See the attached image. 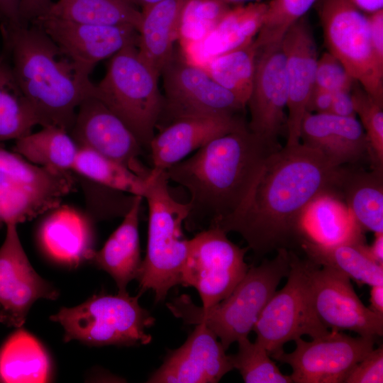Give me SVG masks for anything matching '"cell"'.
<instances>
[{
    "mask_svg": "<svg viewBox=\"0 0 383 383\" xmlns=\"http://www.w3.org/2000/svg\"><path fill=\"white\" fill-rule=\"evenodd\" d=\"M255 72L247 106L248 129L265 140L278 142L287 122L288 100L284 55L281 43L257 50Z\"/></svg>",
    "mask_w": 383,
    "mask_h": 383,
    "instance_id": "obj_18",
    "label": "cell"
},
{
    "mask_svg": "<svg viewBox=\"0 0 383 383\" xmlns=\"http://www.w3.org/2000/svg\"><path fill=\"white\" fill-rule=\"evenodd\" d=\"M306 259L313 306L321 323L331 330L350 331L365 337L382 336L383 316L363 304L350 279Z\"/></svg>",
    "mask_w": 383,
    "mask_h": 383,
    "instance_id": "obj_14",
    "label": "cell"
},
{
    "mask_svg": "<svg viewBox=\"0 0 383 383\" xmlns=\"http://www.w3.org/2000/svg\"><path fill=\"white\" fill-rule=\"evenodd\" d=\"M282 146L248 126L218 137L165 172L189 194L184 223L191 230L216 226L242 204L270 155Z\"/></svg>",
    "mask_w": 383,
    "mask_h": 383,
    "instance_id": "obj_2",
    "label": "cell"
},
{
    "mask_svg": "<svg viewBox=\"0 0 383 383\" xmlns=\"http://www.w3.org/2000/svg\"><path fill=\"white\" fill-rule=\"evenodd\" d=\"M248 250L233 243L218 227L200 231L189 240L179 284L194 287L204 309L213 306L227 297L245 275Z\"/></svg>",
    "mask_w": 383,
    "mask_h": 383,
    "instance_id": "obj_11",
    "label": "cell"
},
{
    "mask_svg": "<svg viewBox=\"0 0 383 383\" xmlns=\"http://www.w3.org/2000/svg\"><path fill=\"white\" fill-rule=\"evenodd\" d=\"M304 239L333 245L365 243L364 231L357 223L342 198L328 192L315 198L302 218Z\"/></svg>",
    "mask_w": 383,
    "mask_h": 383,
    "instance_id": "obj_25",
    "label": "cell"
},
{
    "mask_svg": "<svg viewBox=\"0 0 383 383\" xmlns=\"http://www.w3.org/2000/svg\"><path fill=\"white\" fill-rule=\"evenodd\" d=\"M235 354L230 355L233 369H237L246 383H292L290 375L282 373L267 350L248 337L237 341Z\"/></svg>",
    "mask_w": 383,
    "mask_h": 383,
    "instance_id": "obj_36",
    "label": "cell"
},
{
    "mask_svg": "<svg viewBox=\"0 0 383 383\" xmlns=\"http://www.w3.org/2000/svg\"><path fill=\"white\" fill-rule=\"evenodd\" d=\"M367 19L373 52L379 63L383 65V9L370 13Z\"/></svg>",
    "mask_w": 383,
    "mask_h": 383,
    "instance_id": "obj_42",
    "label": "cell"
},
{
    "mask_svg": "<svg viewBox=\"0 0 383 383\" xmlns=\"http://www.w3.org/2000/svg\"><path fill=\"white\" fill-rule=\"evenodd\" d=\"M267 3L230 8L201 40L181 48L184 60L202 67L211 59L252 43L263 22Z\"/></svg>",
    "mask_w": 383,
    "mask_h": 383,
    "instance_id": "obj_23",
    "label": "cell"
},
{
    "mask_svg": "<svg viewBox=\"0 0 383 383\" xmlns=\"http://www.w3.org/2000/svg\"><path fill=\"white\" fill-rule=\"evenodd\" d=\"M204 323L179 348L168 353L148 379L150 383H215L233 370L230 355Z\"/></svg>",
    "mask_w": 383,
    "mask_h": 383,
    "instance_id": "obj_19",
    "label": "cell"
},
{
    "mask_svg": "<svg viewBox=\"0 0 383 383\" xmlns=\"http://www.w3.org/2000/svg\"><path fill=\"white\" fill-rule=\"evenodd\" d=\"M138 294H99L80 305L62 308L50 317L65 331V340L94 345H141L152 337L146 330L155 318L138 303Z\"/></svg>",
    "mask_w": 383,
    "mask_h": 383,
    "instance_id": "obj_7",
    "label": "cell"
},
{
    "mask_svg": "<svg viewBox=\"0 0 383 383\" xmlns=\"http://www.w3.org/2000/svg\"><path fill=\"white\" fill-rule=\"evenodd\" d=\"M40 121L23 94L6 55L0 54V143L31 133Z\"/></svg>",
    "mask_w": 383,
    "mask_h": 383,
    "instance_id": "obj_33",
    "label": "cell"
},
{
    "mask_svg": "<svg viewBox=\"0 0 383 383\" xmlns=\"http://www.w3.org/2000/svg\"><path fill=\"white\" fill-rule=\"evenodd\" d=\"M52 4V0H21L19 15L21 25L28 26L45 15Z\"/></svg>",
    "mask_w": 383,
    "mask_h": 383,
    "instance_id": "obj_43",
    "label": "cell"
},
{
    "mask_svg": "<svg viewBox=\"0 0 383 383\" xmlns=\"http://www.w3.org/2000/svg\"><path fill=\"white\" fill-rule=\"evenodd\" d=\"M245 126L237 115L187 116L171 121L150 143L152 167L148 177L166 171L211 140Z\"/></svg>",
    "mask_w": 383,
    "mask_h": 383,
    "instance_id": "obj_21",
    "label": "cell"
},
{
    "mask_svg": "<svg viewBox=\"0 0 383 383\" xmlns=\"http://www.w3.org/2000/svg\"><path fill=\"white\" fill-rule=\"evenodd\" d=\"M0 32L3 53L40 126H57L70 133L78 106L85 99L94 96L96 84L78 72L38 26L1 22Z\"/></svg>",
    "mask_w": 383,
    "mask_h": 383,
    "instance_id": "obj_3",
    "label": "cell"
},
{
    "mask_svg": "<svg viewBox=\"0 0 383 383\" xmlns=\"http://www.w3.org/2000/svg\"><path fill=\"white\" fill-rule=\"evenodd\" d=\"M219 1L230 6V4H238V3H241L246 1H250V0H219Z\"/></svg>",
    "mask_w": 383,
    "mask_h": 383,
    "instance_id": "obj_51",
    "label": "cell"
},
{
    "mask_svg": "<svg viewBox=\"0 0 383 383\" xmlns=\"http://www.w3.org/2000/svg\"><path fill=\"white\" fill-rule=\"evenodd\" d=\"M290 270V250L280 249L272 259L249 267L233 292L213 306L204 309L183 294L167 306L187 324H205L227 350L241 338L248 337L265 306Z\"/></svg>",
    "mask_w": 383,
    "mask_h": 383,
    "instance_id": "obj_4",
    "label": "cell"
},
{
    "mask_svg": "<svg viewBox=\"0 0 383 383\" xmlns=\"http://www.w3.org/2000/svg\"><path fill=\"white\" fill-rule=\"evenodd\" d=\"M352 96L356 116L368 141V155L373 170L383 171V104L362 88L352 89Z\"/></svg>",
    "mask_w": 383,
    "mask_h": 383,
    "instance_id": "obj_39",
    "label": "cell"
},
{
    "mask_svg": "<svg viewBox=\"0 0 383 383\" xmlns=\"http://www.w3.org/2000/svg\"><path fill=\"white\" fill-rule=\"evenodd\" d=\"M143 200V196H134L122 223L90 258L111 276L119 293L127 292V285L137 279L141 265L138 225Z\"/></svg>",
    "mask_w": 383,
    "mask_h": 383,
    "instance_id": "obj_24",
    "label": "cell"
},
{
    "mask_svg": "<svg viewBox=\"0 0 383 383\" xmlns=\"http://www.w3.org/2000/svg\"><path fill=\"white\" fill-rule=\"evenodd\" d=\"M316 0H270L253 43L257 50L279 43L289 28L303 18Z\"/></svg>",
    "mask_w": 383,
    "mask_h": 383,
    "instance_id": "obj_38",
    "label": "cell"
},
{
    "mask_svg": "<svg viewBox=\"0 0 383 383\" xmlns=\"http://www.w3.org/2000/svg\"><path fill=\"white\" fill-rule=\"evenodd\" d=\"M187 1L162 0L141 11L137 48L160 75L175 57L179 16Z\"/></svg>",
    "mask_w": 383,
    "mask_h": 383,
    "instance_id": "obj_26",
    "label": "cell"
},
{
    "mask_svg": "<svg viewBox=\"0 0 383 383\" xmlns=\"http://www.w3.org/2000/svg\"><path fill=\"white\" fill-rule=\"evenodd\" d=\"M70 134L78 146L89 148L146 179L151 168L139 160L144 151L128 126L95 96L78 106Z\"/></svg>",
    "mask_w": 383,
    "mask_h": 383,
    "instance_id": "obj_17",
    "label": "cell"
},
{
    "mask_svg": "<svg viewBox=\"0 0 383 383\" xmlns=\"http://www.w3.org/2000/svg\"><path fill=\"white\" fill-rule=\"evenodd\" d=\"M370 309L383 316V284L371 286Z\"/></svg>",
    "mask_w": 383,
    "mask_h": 383,
    "instance_id": "obj_48",
    "label": "cell"
},
{
    "mask_svg": "<svg viewBox=\"0 0 383 383\" xmlns=\"http://www.w3.org/2000/svg\"><path fill=\"white\" fill-rule=\"evenodd\" d=\"M79 146L65 129L44 126L16 140L13 151L30 162L56 172H72Z\"/></svg>",
    "mask_w": 383,
    "mask_h": 383,
    "instance_id": "obj_31",
    "label": "cell"
},
{
    "mask_svg": "<svg viewBox=\"0 0 383 383\" xmlns=\"http://www.w3.org/2000/svg\"><path fill=\"white\" fill-rule=\"evenodd\" d=\"M21 0H0V17L1 22L13 25H21L19 15Z\"/></svg>",
    "mask_w": 383,
    "mask_h": 383,
    "instance_id": "obj_46",
    "label": "cell"
},
{
    "mask_svg": "<svg viewBox=\"0 0 383 383\" xmlns=\"http://www.w3.org/2000/svg\"><path fill=\"white\" fill-rule=\"evenodd\" d=\"M75 186L71 172L34 165L0 146V228L57 209Z\"/></svg>",
    "mask_w": 383,
    "mask_h": 383,
    "instance_id": "obj_8",
    "label": "cell"
},
{
    "mask_svg": "<svg viewBox=\"0 0 383 383\" xmlns=\"http://www.w3.org/2000/svg\"><path fill=\"white\" fill-rule=\"evenodd\" d=\"M160 76L140 55L137 45H130L111 57L95 88L94 96L123 121L148 152L162 110Z\"/></svg>",
    "mask_w": 383,
    "mask_h": 383,
    "instance_id": "obj_6",
    "label": "cell"
},
{
    "mask_svg": "<svg viewBox=\"0 0 383 383\" xmlns=\"http://www.w3.org/2000/svg\"><path fill=\"white\" fill-rule=\"evenodd\" d=\"M360 10L370 13L383 9V0H352Z\"/></svg>",
    "mask_w": 383,
    "mask_h": 383,
    "instance_id": "obj_49",
    "label": "cell"
},
{
    "mask_svg": "<svg viewBox=\"0 0 383 383\" xmlns=\"http://www.w3.org/2000/svg\"><path fill=\"white\" fill-rule=\"evenodd\" d=\"M331 113L345 117H357L352 89H343L333 93Z\"/></svg>",
    "mask_w": 383,
    "mask_h": 383,
    "instance_id": "obj_44",
    "label": "cell"
},
{
    "mask_svg": "<svg viewBox=\"0 0 383 383\" xmlns=\"http://www.w3.org/2000/svg\"><path fill=\"white\" fill-rule=\"evenodd\" d=\"M50 370L46 350L23 329L18 328L0 348V382H45Z\"/></svg>",
    "mask_w": 383,
    "mask_h": 383,
    "instance_id": "obj_29",
    "label": "cell"
},
{
    "mask_svg": "<svg viewBox=\"0 0 383 383\" xmlns=\"http://www.w3.org/2000/svg\"><path fill=\"white\" fill-rule=\"evenodd\" d=\"M280 43L288 89L286 145H294L300 143L301 121L315 88L317 50L312 32L304 18L289 28Z\"/></svg>",
    "mask_w": 383,
    "mask_h": 383,
    "instance_id": "obj_20",
    "label": "cell"
},
{
    "mask_svg": "<svg viewBox=\"0 0 383 383\" xmlns=\"http://www.w3.org/2000/svg\"><path fill=\"white\" fill-rule=\"evenodd\" d=\"M160 75L164 95L157 127L187 116L236 115L246 106L203 68L184 59L174 57Z\"/></svg>",
    "mask_w": 383,
    "mask_h": 383,
    "instance_id": "obj_13",
    "label": "cell"
},
{
    "mask_svg": "<svg viewBox=\"0 0 383 383\" xmlns=\"http://www.w3.org/2000/svg\"><path fill=\"white\" fill-rule=\"evenodd\" d=\"M129 4L133 6L135 8H141V11L155 3H157L162 0H124Z\"/></svg>",
    "mask_w": 383,
    "mask_h": 383,
    "instance_id": "obj_50",
    "label": "cell"
},
{
    "mask_svg": "<svg viewBox=\"0 0 383 383\" xmlns=\"http://www.w3.org/2000/svg\"><path fill=\"white\" fill-rule=\"evenodd\" d=\"M72 172L100 186L132 196L143 197L147 187L146 179L84 146H79Z\"/></svg>",
    "mask_w": 383,
    "mask_h": 383,
    "instance_id": "obj_34",
    "label": "cell"
},
{
    "mask_svg": "<svg viewBox=\"0 0 383 383\" xmlns=\"http://www.w3.org/2000/svg\"><path fill=\"white\" fill-rule=\"evenodd\" d=\"M332 101V92L314 88L308 104L307 112L316 113H331Z\"/></svg>",
    "mask_w": 383,
    "mask_h": 383,
    "instance_id": "obj_45",
    "label": "cell"
},
{
    "mask_svg": "<svg viewBox=\"0 0 383 383\" xmlns=\"http://www.w3.org/2000/svg\"><path fill=\"white\" fill-rule=\"evenodd\" d=\"M355 82L343 64L329 52H325L318 58L315 88L334 93L340 90L352 89Z\"/></svg>",
    "mask_w": 383,
    "mask_h": 383,
    "instance_id": "obj_40",
    "label": "cell"
},
{
    "mask_svg": "<svg viewBox=\"0 0 383 383\" xmlns=\"http://www.w3.org/2000/svg\"><path fill=\"white\" fill-rule=\"evenodd\" d=\"M365 244L345 243L325 245L304 239L300 248L306 258L315 264L335 270L359 284L370 286L383 284V265L369 257L363 249Z\"/></svg>",
    "mask_w": 383,
    "mask_h": 383,
    "instance_id": "obj_30",
    "label": "cell"
},
{
    "mask_svg": "<svg viewBox=\"0 0 383 383\" xmlns=\"http://www.w3.org/2000/svg\"><path fill=\"white\" fill-rule=\"evenodd\" d=\"M365 253L374 262L383 265V233L374 234V239L370 245H363Z\"/></svg>",
    "mask_w": 383,
    "mask_h": 383,
    "instance_id": "obj_47",
    "label": "cell"
},
{
    "mask_svg": "<svg viewBox=\"0 0 383 383\" xmlns=\"http://www.w3.org/2000/svg\"><path fill=\"white\" fill-rule=\"evenodd\" d=\"M382 171L343 170L337 193L363 231L383 233Z\"/></svg>",
    "mask_w": 383,
    "mask_h": 383,
    "instance_id": "obj_28",
    "label": "cell"
},
{
    "mask_svg": "<svg viewBox=\"0 0 383 383\" xmlns=\"http://www.w3.org/2000/svg\"><path fill=\"white\" fill-rule=\"evenodd\" d=\"M376 338L352 337L331 330L324 336L306 341L294 340L296 348L271 357L292 369L295 383H343L353 367L374 348Z\"/></svg>",
    "mask_w": 383,
    "mask_h": 383,
    "instance_id": "obj_12",
    "label": "cell"
},
{
    "mask_svg": "<svg viewBox=\"0 0 383 383\" xmlns=\"http://www.w3.org/2000/svg\"><path fill=\"white\" fill-rule=\"evenodd\" d=\"M0 247V323L21 328L33 304L39 299L55 300V288L35 271L21 243L17 225L6 226Z\"/></svg>",
    "mask_w": 383,
    "mask_h": 383,
    "instance_id": "obj_16",
    "label": "cell"
},
{
    "mask_svg": "<svg viewBox=\"0 0 383 383\" xmlns=\"http://www.w3.org/2000/svg\"><path fill=\"white\" fill-rule=\"evenodd\" d=\"M68 21L105 26H131L138 31L142 13L124 0H58L44 15Z\"/></svg>",
    "mask_w": 383,
    "mask_h": 383,
    "instance_id": "obj_32",
    "label": "cell"
},
{
    "mask_svg": "<svg viewBox=\"0 0 383 383\" xmlns=\"http://www.w3.org/2000/svg\"><path fill=\"white\" fill-rule=\"evenodd\" d=\"M169 181L165 171L148 177L143 196L148 207V243L137 279L139 294L152 290L156 302L163 301L170 289L179 284L189 249L182 226L190 206L172 196Z\"/></svg>",
    "mask_w": 383,
    "mask_h": 383,
    "instance_id": "obj_5",
    "label": "cell"
},
{
    "mask_svg": "<svg viewBox=\"0 0 383 383\" xmlns=\"http://www.w3.org/2000/svg\"><path fill=\"white\" fill-rule=\"evenodd\" d=\"M57 209L46 218L40 229L44 250L55 260L70 266L90 260L94 251L90 224L70 208Z\"/></svg>",
    "mask_w": 383,
    "mask_h": 383,
    "instance_id": "obj_27",
    "label": "cell"
},
{
    "mask_svg": "<svg viewBox=\"0 0 383 383\" xmlns=\"http://www.w3.org/2000/svg\"><path fill=\"white\" fill-rule=\"evenodd\" d=\"M318 14L328 52L368 94L383 104V65L372 48L367 16L352 0H321Z\"/></svg>",
    "mask_w": 383,
    "mask_h": 383,
    "instance_id": "obj_10",
    "label": "cell"
},
{
    "mask_svg": "<svg viewBox=\"0 0 383 383\" xmlns=\"http://www.w3.org/2000/svg\"><path fill=\"white\" fill-rule=\"evenodd\" d=\"M343 170L299 143L269 156L240 206L216 226L240 234L257 258L303 240V215L320 194L337 192Z\"/></svg>",
    "mask_w": 383,
    "mask_h": 383,
    "instance_id": "obj_1",
    "label": "cell"
},
{
    "mask_svg": "<svg viewBox=\"0 0 383 383\" xmlns=\"http://www.w3.org/2000/svg\"><path fill=\"white\" fill-rule=\"evenodd\" d=\"M31 23L42 28L85 77L100 61L128 45H138V31L131 26L84 24L48 16Z\"/></svg>",
    "mask_w": 383,
    "mask_h": 383,
    "instance_id": "obj_15",
    "label": "cell"
},
{
    "mask_svg": "<svg viewBox=\"0 0 383 383\" xmlns=\"http://www.w3.org/2000/svg\"><path fill=\"white\" fill-rule=\"evenodd\" d=\"M230 8L219 0H187L178 23L177 42L181 48L203 39Z\"/></svg>",
    "mask_w": 383,
    "mask_h": 383,
    "instance_id": "obj_37",
    "label": "cell"
},
{
    "mask_svg": "<svg viewBox=\"0 0 383 383\" xmlns=\"http://www.w3.org/2000/svg\"><path fill=\"white\" fill-rule=\"evenodd\" d=\"M253 41L211 59L201 67L245 106L252 91L256 67L257 50Z\"/></svg>",
    "mask_w": 383,
    "mask_h": 383,
    "instance_id": "obj_35",
    "label": "cell"
},
{
    "mask_svg": "<svg viewBox=\"0 0 383 383\" xmlns=\"http://www.w3.org/2000/svg\"><path fill=\"white\" fill-rule=\"evenodd\" d=\"M345 383H382L383 347L370 351L351 370Z\"/></svg>",
    "mask_w": 383,
    "mask_h": 383,
    "instance_id": "obj_41",
    "label": "cell"
},
{
    "mask_svg": "<svg viewBox=\"0 0 383 383\" xmlns=\"http://www.w3.org/2000/svg\"><path fill=\"white\" fill-rule=\"evenodd\" d=\"M287 277V283L269 300L252 329L257 335L255 341L270 356L302 335L313 339L330 333L314 309L307 259H301L293 250Z\"/></svg>",
    "mask_w": 383,
    "mask_h": 383,
    "instance_id": "obj_9",
    "label": "cell"
},
{
    "mask_svg": "<svg viewBox=\"0 0 383 383\" xmlns=\"http://www.w3.org/2000/svg\"><path fill=\"white\" fill-rule=\"evenodd\" d=\"M300 143L322 152L341 167L368 155V141L357 117L306 112L300 128Z\"/></svg>",
    "mask_w": 383,
    "mask_h": 383,
    "instance_id": "obj_22",
    "label": "cell"
}]
</instances>
